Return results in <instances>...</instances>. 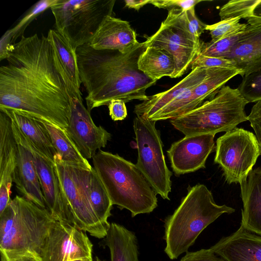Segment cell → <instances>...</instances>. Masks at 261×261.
<instances>
[{
    "instance_id": "obj_14",
    "label": "cell",
    "mask_w": 261,
    "mask_h": 261,
    "mask_svg": "<svg viewBox=\"0 0 261 261\" xmlns=\"http://www.w3.org/2000/svg\"><path fill=\"white\" fill-rule=\"evenodd\" d=\"M93 244L84 231L56 220L42 249L41 261H72L92 258Z\"/></svg>"
},
{
    "instance_id": "obj_24",
    "label": "cell",
    "mask_w": 261,
    "mask_h": 261,
    "mask_svg": "<svg viewBox=\"0 0 261 261\" xmlns=\"http://www.w3.org/2000/svg\"><path fill=\"white\" fill-rule=\"evenodd\" d=\"M207 72L208 68L197 67L192 70L185 78L169 90L148 96L146 100L135 106L134 113L149 119L164 107L202 82Z\"/></svg>"
},
{
    "instance_id": "obj_45",
    "label": "cell",
    "mask_w": 261,
    "mask_h": 261,
    "mask_svg": "<svg viewBox=\"0 0 261 261\" xmlns=\"http://www.w3.org/2000/svg\"><path fill=\"white\" fill-rule=\"evenodd\" d=\"M72 261H93V258H83L73 260Z\"/></svg>"
},
{
    "instance_id": "obj_46",
    "label": "cell",
    "mask_w": 261,
    "mask_h": 261,
    "mask_svg": "<svg viewBox=\"0 0 261 261\" xmlns=\"http://www.w3.org/2000/svg\"><path fill=\"white\" fill-rule=\"evenodd\" d=\"M94 261H106L105 259H102L98 256H96Z\"/></svg>"
},
{
    "instance_id": "obj_27",
    "label": "cell",
    "mask_w": 261,
    "mask_h": 261,
    "mask_svg": "<svg viewBox=\"0 0 261 261\" xmlns=\"http://www.w3.org/2000/svg\"><path fill=\"white\" fill-rule=\"evenodd\" d=\"M138 66L147 77L156 82L164 76L171 78L175 64L172 56L166 50L147 46L139 58Z\"/></svg>"
},
{
    "instance_id": "obj_30",
    "label": "cell",
    "mask_w": 261,
    "mask_h": 261,
    "mask_svg": "<svg viewBox=\"0 0 261 261\" xmlns=\"http://www.w3.org/2000/svg\"><path fill=\"white\" fill-rule=\"evenodd\" d=\"M244 31L215 42H202L199 54L205 56L225 58L239 41Z\"/></svg>"
},
{
    "instance_id": "obj_34",
    "label": "cell",
    "mask_w": 261,
    "mask_h": 261,
    "mask_svg": "<svg viewBox=\"0 0 261 261\" xmlns=\"http://www.w3.org/2000/svg\"><path fill=\"white\" fill-rule=\"evenodd\" d=\"M238 89L248 102L261 100V68L244 75Z\"/></svg>"
},
{
    "instance_id": "obj_42",
    "label": "cell",
    "mask_w": 261,
    "mask_h": 261,
    "mask_svg": "<svg viewBox=\"0 0 261 261\" xmlns=\"http://www.w3.org/2000/svg\"><path fill=\"white\" fill-rule=\"evenodd\" d=\"M150 1L149 0H125L124 1L125 7L139 11L144 6L150 4Z\"/></svg>"
},
{
    "instance_id": "obj_13",
    "label": "cell",
    "mask_w": 261,
    "mask_h": 261,
    "mask_svg": "<svg viewBox=\"0 0 261 261\" xmlns=\"http://www.w3.org/2000/svg\"><path fill=\"white\" fill-rule=\"evenodd\" d=\"M242 75L237 68H208L205 79L180 97L168 103L149 119L157 121L175 118L200 106L207 98L213 97L231 79Z\"/></svg>"
},
{
    "instance_id": "obj_11",
    "label": "cell",
    "mask_w": 261,
    "mask_h": 261,
    "mask_svg": "<svg viewBox=\"0 0 261 261\" xmlns=\"http://www.w3.org/2000/svg\"><path fill=\"white\" fill-rule=\"evenodd\" d=\"M182 10L168 11L158 30L145 41L147 46L164 49L173 58L175 64L171 78L182 76L200 53L201 42H197L186 30Z\"/></svg>"
},
{
    "instance_id": "obj_5",
    "label": "cell",
    "mask_w": 261,
    "mask_h": 261,
    "mask_svg": "<svg viewBox=\"0 0 261 261\" xmlns=\"http://www.w3.org/2000/svg\"><path fill=\"white\" fill-rule=\"evenodd\" d=\"M92 163L113 205L129 211L132 217L150 213L158 206L156 194L136 164L100 149Z\"/></svg>"
},
{
    "instance_id": "obj_3",
    "label": "cell",
    "mask_w": 261,
    "mask_h": 261,
    "mask_svg": "<svg viewBox=\"0 0 261 261\" xmlns=\"http://www.w3.org/2000/svg\"><path fill=\"white\" fill-rule=\"evenodd\" d=\"M56 220L47 208L16 196L0 215L2 261L32 254L39 258L49 230Z\"/></svg>"
},
{
    "instance_id": "obj_16",
    "label": "cell",
    "mask_w": 261,
    "mask_h": 261,
    "mask_svg": "<svg viewBox=\"0 0 261 261\" xmlns=\"http://www.w3.org/2000/svg\"><path fill=\"white\" fill-rule=\"evenodd\" d=\"M215 136H186L172 143L167 152L174 174L179 176L204 168L208 155L215 149Z\"/></svg>"
},
{
    "instance_id": "obj_4",
    "label": "cell",
    "mask_w": 261,
    "mask_h": 261,
    "mask_svg": "<svg viewBox=\"0 0 261 261\" xmlns=\"http://www.w3.org/2000/svg\"><path fill=\"white\" fill-rule=\"evenodd\" d=\"M234 209L217 204L211 192L203 184L188 188V193L173 213L165 220L164 251L171 259L187 253L202 231L224 213Z\"/></svg>"
},
{
    "instance_id": "obj_32",
    "label": "cell",
    "mask_w": 261,
    "mask_h": 261,
    "mask_svg": "<svg viewBox=\"0 0 261 261\" xmlns=\"http://www.w3.org/2000/svg\"><path fill=\"white\" fill-rule=\"evenodd\" d=\"M59 0H41L35 3L27 13L12 29H10L12 36V43L23 35L27 27L38 15L58 3Z\"/></svg>"
},
{
    "instance_id": "obj_26",
    "label": "cell",
    "mask_w": 261,
    "mask_h": 261,
    "mask_svg": "<svg viewBox=\"0 0 261 261\" xmlns=\"http://www.w3.org/2000/svg\"><path fill=\"white\" fill-rule=\"evenodd\" d=\"M104 242L110 251V261H139L137 237L123 225L111 223Z\"/></svg>"
},
{
    "instance_id": "obj_41",
    "label": "cell",
    "mask_w": 261,
    "mask_h": 261,
    "mask_svg": "<svg viewBox=\"0 0 261 261\" xmlns=\"http://www.w3.org/2000/svg\"><path fill=\"white\" fill-rule=\"evenodd\" d=\"M14 44L12 43L11 33L10 30L6 31L2 37L0 41V60L6 59L13 49Z\"/></svg>"
},
{
    "instance_id": "obj_31",
    "label": "cell",
    "mask_w": 261,
    "mask_h": 261,
    "mask_svg": "<svg viewBox=\"0 0 261 261\" xmlns=\"http://www.w3.org/2000/svg\"><path fill=\"white\" fill-rule=\"evenodd\" d=\"M260 0H232L228 2L220 9L221 20L239 17L246 20L253 16V12Z\"/></svg>"
},
{
    "instance_id": "obj_10",
    "label": "cell",
    "mask_w": 261,
    "mask_h": 261,
    "mask_svg": "<svg viewBox=\"0 0 261 261\" xmlns=\"http://www.w3.org/2000/svg\"><path fill=\"white\" fill-rule=\"evenodd\" d=\"M215 149L214 162L221 168L229 184L244 180L261 154L255 136L241 128L236 127L218 138Z\"/></svg>"
},
{
    "instance_id": "obj_2",
    "label": "cell",
    "mask_w": 261,
    "mask_h": 261,
    "mask_svg": "<svg viewBox=\"0 0 261 261\" xmlns=\"http://www.w3.org/2000/svg\"><path fill=\"white\" fill-rule=\"evenodd\" d=\"M147 45L139 42L128 51L96 50L89 44L76 49L81 83L87 92V109L108 106L113 99L125 103L143 101L147 89L156 82L147 77L138 68V61Z\"/></svg>"
},
{
    "instance_id": "obj_20",
    "label": "cell",
    "mask_w": 261,
    "mask_h": 261,
    "mask_svg": "<svg viewBox=\"0 0 261 261\" xmlns=\"http://www.w3.org/2000/svg\"><path fill=\"white\" fill-rule=\"evenodd\" d=\"M47 37L53 50L55 63L71 97L82 98L76 50L57 29L49 30Z\"/></svg>"
},
{
    "instance_id": "obj_43",
    "label": "cell",
    "mask_w": 261,
    "mask_h": 261,
    "mask_svg": "<svg viewBox=\"0 0 261 261\" xmlns=\"http://www.w3.org/2000/svg\"><path fill=\"white\" fill-rule=\"evenodd\" d=\"M247 23L254 24L261 22V0L255 7L253 12V16L247 19Z\"/></svg>"
},
{
    "instance_id": "obj_40",
    "label": "cell",
    "mask_w": 261,
    "mask_h": 261,
    "mask_svg": "<svg viewBox=\"0 0 261 261\" xmlns=\"http://www.w3.org/2000/svg\"><path fill=\"white\" fill-rule=\"evenodd\" d=\"M109 115L114 121L122 120L127 116L125 102L122 99H113L108 105Z\"/></svg>"
},
{
    "instance_id": "obj_23",
    "label": "cell",
    "mask_w": 261,
    "mask_h": 261,
    "mask_svg": "<svg viewBox=\"0 0 261 261\" xmlns=\"http://www.w3.org/2000/svg\"><path fill=\"white\" fill-rule=\"evenodd\" d=\"M240 184L243 203L241 226L261 236V168L252 169Z\"/></svg>"
},
{
    "instance_id": "obj_8",
    "label": "cell",
    "mask_w": 261,
    "mask_h": 261,
    "mask_svg": "<svg viewBox=\"0 0 261 261\" xmlns=\"http://www.w3.org/2000/svg\"><path fill=\"white\" fill-rule=\"evenodd\" d=\"M54 163L75 226L92 237L105 238L109 227L99 220L90 201L91 170L67 164L58 153L55 156Z\"/></svg>"
},
{
    "instance_id": "obj_37",
    "label": "cell",
    "mask_w": 261,
    "mask_h": 261,
    "mask_svg": "<svg viewBox=\"0 0 261 261\" xmlns=\"http://www.w3.org/2000/svg\"><path fill=\"white\" fill-rule=\"evenodd\" d=\"M201 0H151L150 4L159 8L166 9L169 10L173 9H179L187 11L199 3Z\"/></svg>"
},
{
    "instance_id": "obj_21",
    "label": "cell",
    "mask_w": 261,
    "mask_h": 261,
    "mask_svg": "<svg viewBox=\"0 0 261 261\" xmlns=\"http://www.w3.org/2000/svg\"><path fill=\"white\" fill-rule=\"evenodd\" d=\"M15 139L17 143V161L13 182L23 197L40 207L46 208L32 153L18 139Z\"/></svg>"
},
{
    "instance_id": "obj_39",
    "label": "cell",
    "mask_w": 261,
    "mask_h": 261,
    "mask_svg": "<svg viewBox=\"0 0 261 261\" xmlns=\"http://www.w3.org/2000/svg\"><path fill=\"white\" fill-rule=\"evenodd\" d=\"M180 261H225L218 257L209 249H202L194 252H187Z\"/></svg>"
},
{
    "instance_id": "obj_7",
    "label": "cell",
    "mask_w": 261,
    "mask_h": 261,
    "mask_svg": "<svg viewBox=\"0 0 261 261\" xmlns=\"http://www.w3.org/2000/svg\"><path fill=\"white\" fill-rule=\"evenodd\" d=\"M115 0H59L50 7L56 29L74 49L89 44L105 18L113 16Z\"/></svg>"
},
{
    "instance_id": "obj_19",
    "label": "cell",
    "mask_w": 261,
    "mask_h": 261,
    "mask_svg": "<svg viewBox=\"0 0 261 261\" xmlns=\"http://www.w3.org/2000/svg\"><path fill=\"white\" fill-rule=\"evenodd\" d=\"M135 31L125 20L109 16L105 18L89 45L96 50H113L125 53L138 43Z\"/></svg>"
},
{
    "instance_id": "obj_33",
    "label": "cell",
    "mask_w": 261,
    "mask_h": 261,
    "mask_svg": "<svg viewBox=\"0 0 261 261\" xmlns=\"http://www.w3.org/2000/svg\"><path fill=\"white\" fill-rule=\"evenodd\" d=\"M240 19L239 17L228 18L213 24H207L205 30L210 31L211 41L215 42L244 31L247 24L240 23Z\"/></svg>"
},
{
    "instance_id": "obj_18",
    "label": "cell",
    "mask_w": 261,
    "mask_h": 261,
    "mask_svg": "<svg viewBox=\"0 0 261 261\" xmlns=\"http://www.w3.org/2000/svg\"><path fill=\"white\" fill-rule=\"evenodd\" d=\"M210 249L225 261H261V236L240 226Z\"/></svg>"
},
{
    "instance_id": "obj_29",
    "label": "cell",
    "mask_w": 261,
    "mask_h": 261,
    "mask_svg": "<svg viewBox=\"0 0 261 261\" xmlns=\"http://www.w3.org/2000/svg\"><path fill=\"white\" fill-rule=\"evenodd\" d=\"M89 197L91 206L101 222L110 227L108 218L111 216L113 203L96 171L92 167L89 187Z\"/></svg>"
},
{
    "instance_id": "obj_9",
    "label": "cell",
    "mask_w": 261,
    "mask_h": 261,
    "mask_svg": "<svg viewBox=\"0 0 261 261\" xmlns=\"http://www.w3.org/2000/svg\"><path fill=\"white\" fill-rule=\"evenodd\" d=\"M155 123L144 115H137L134 119L138 153L136 165L155 193L169 200L172 173L167 166L160 132Z\"/></svg>"
},
{
    "instance_id": "obj_36",
    "label": "cell",
    "mask_w": 261,
    "mask_h": 261,
    "mask_svg": "<svg viewBox=\"0 0 261 261\" xmlns=\"http://www.w3.org/2000/svg\"><path fill=\"white\" fill-rule=\"evenodd\" d=\"M186 30L198 42L201 34L205 30L207 24L202 22L195 14L194 7L183 12Z\"/></svg>"
},
{
    "instance_id": "obj_28",
    "label": "cell",
    "mask_w": 261,
    "mask_h": 261,
    "mask_svg": "<svg viewBox=\"0 0 261 261\" xmlns=\"http://www.w3.org/2000/svg\"><path fill=\"white\" fill-rule=\"evenodd\" d=\"M32 116L43 124L50 135L57 153L64 162L69 164L91 170L92 167L88 160L82 155L73 141L67 134L65 128Z\"/></svg>"
},
{
    "instance_id": "obj_17",
    "label": "cell",
    "mask_w": 261,
    "mask_h": 261,
    "mask_svg": "<svg viewBox=\"0 0 261 261\" xmlns=\"http://www.w3.org/2000/svg\"><path fill=\"white\" fill-rule=\"evenodd\" d=\"M17 161V143L9 117L0 111V215L11 200L13 175Z\"/></svg>"
},
{
    "instance_id": "obj_38",
    "label": "cell",
    "mask_w": 261,
    "mask_h": 261,
    "mask_svg": "<svg viewBox=\"0 0 261 261\" xmlns=\"http://www.w3.org/2000/svg\"><path fill=\"white\" fill-rule=\"evenodd\" d=\"M248 120L253 128L255 137L261 150V100L256 102L252 107L250 114L247 116Z\"/></svg>"
},
{
    "instance_id": "obj_35",
    "label": "cell",
    "mask_w": 261,
    "mask_h": 261,
    "mask_svg": "<svg viewBox=\"0 0 261 261\" xmlns=\"http://www.w3.org/2000/svg\"><path fill=\"white\" fill-rule=\"evenodd\" d=\"M214 67L236 68L232 61L227 58L208 57L199 54L191 65L192 70L196 68Z\"/></svg>"
},
{
    "instance_id": "obj_22",
    "label": "cell",
    "mask_w": 261,
    "mask_h": 261,
    "mask_svg": "<svg viewBox=\"0 0 261 261\" xmlns=\"http://www.w3.org/2000/svg\"><path fill=\"white\" fill-rule=\"evenodd\" d=\"M225 58L233 62L242 77L261 68V22L247 24L241 38Z\"/></svg>"
},
{
    "instance_id": "obj_12",
    "label": "cell",
    "mask_w": 261,
    "mask_h": 261,
    "mask_svg": "<svg viewBox=\"0 0 261 261\" xmlns=\"http://www.w3.org/2000/svg\"><path fill=\"white\" fill-rule=\"evenodd\" d=\"M14 135L32 152L46 208L61 222L75 226V222L63 190L54 161L44 156L27 139L11 120Z\"/></svg>"
},
{
    "instance_id": "obj_6",
    "label": "cell",
    "mask_w": 261,
    "mask_h": 261,
    "mask_svg": "<svg viewBox=\"0 0 261 261\" xmlns=\"http://www.w3.org/2000/svg\"><path fill=\"white\" fill-rule=\"evenodd\" d=\"M248 103L238 88L224 86L200 106L170 122L185 136L227 132L247 120Z\"/></svg>"
},
{
    "instance_id": "obj_25",
    "label": "cell",
    "mask_w": 261,
    "mask_h": 261,
    "mask_svg": "<svg viewBox=\"0 0 261 261\" xmlns=\"http://www.w3.org/2000/svg\"><path fill=\"white\" fill-rule=\"evenodd\" d=\"M18 127L24 136L45 158L54 161L57 154L50 135L43 124L31 114L17 110L0 108Z\"/></svg>"
},
{
    "instance_id": "obj_1",
    "label": "cell",
    "mask_w": 261,
    "mask_h": 261,
    "mask_svg": "<svg viewBox=\"0 0 261 261\" xmlns=\"http://www.w3.org/2000/svg\"><path fill=\"white\" fill-rule=\"evenodd\" d=\"M0 67V108L28 113L62 128L68 124L71 96L47 37L23 35Z\"/></svg>"
},
{
    "instance_id": "obj_44",
    "label": "cell",
    "mask_w": 261,
    "mask_h": 261,
    "mask_svg": "<svg viewBox=\"0 0 261 261\" xmlns=\"http://www.w3.org/2000/svg\"><path fill=\"white\" fill-rule=\"evenodd\" d=\"M8 261H41L40 259L36 256L28 254L19 256L12 258Z\"/></svg>"
},
{
    "instance_id": "obj_15",
    "label": "cell",
    "mask_w": 261,
    "mask_h": 261,
    "mask_svg": "<svg viewBox=\"0 0 261 261\" xmlns=\"http://www.w3.org/2000/svg\"><path fill=\"white\" fill-rule=\"evenodd\" d=\"M66 132L87 160L92 159L97 150L105 147L111 134L101 126H96L83 98L71 97L70 114Z\"/></svg>"
}]
</instances>
